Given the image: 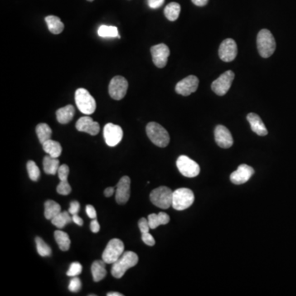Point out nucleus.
I'll list each match as a JSON object with an SVG mask.
<instances>
[{
    "instance_id": "nucleus-13",
    "label": "nucleus",
    "mask_w": 296,
    "mask_h": 296,
    "mask_svg": "<svg viewBox=\"0 0 296 296\" xmlns=\"http://www.w3.org/2000/svg\"><path fill=\"white\" fill-rule=\"evenodd\" d=\"M151 53H152V61L155 65L159 69L165 68L167 64L170 53H171L168 46L165 44L154 45L151 48Z\"/></svg>"
},
{
    "instance_id": "nucleus-36",
    "label": "nucleus",
    "mask_w": 296,
    "mask_h": 296,
    "mask_svg": "<svg viewBox=\"0 0 296 296\" xmlns=\"http://www.w3.org/2000/svg\"><path fill=\"white\" fill-rule=\"evenodd\" d=\"M82 288V282L78 277H74L69 282V290L71 292L77 293Z\"/></svg>"
},
{
    "instance_id": "nucleus-2",
    "label": "nucleus",
    "mask_w": 296,
    "mask_h": 296,
    "mask_svg": "<svg viewBox=\"0 0 296 296\" xmlns=\"http://www.w3.org/2000/svg\"><path fill=\"white\" fill-rule=\"evenodd\" d=\"M257 46L258 53L263 58H269L276 50V40L273 34L268 29H263L257 36Z\"/></svg>"
},
{
    "instance_id": "nucleus-42",
    "label": "nucleus",
    "mask_w": 296,
    "mask_h": 296,
    "mask_svg": "<svg viewBox=\"0 0 296 296\" xmlns=\"http://www.w3.org/2000/svg\"><path fill=\"white\" fill-rule=\"evenodd\" d=\"M86 211H87L88 216H89L91 219H97L98 214H97V211H96V209L94 208V206H92V205H87V206H86Z\"/></svg>"
},
{
    "instance_id": "nucleus-6",
    "label": "nucleus",
    "mask_w": 296,
    "mask_h": 296,
    "mask_svg": "<svg viewBox=\"0 0 296 296\" xmlns=\"http://www.w3.org/2000/svg\"><path fill=\"white\" fill-rule=\"evenodd\" d=\"M195 201V195L187 188H180L173 193L172 207L177 211H183L192 206Z\"/></svg>"
},
{
    "instance_id": "nucleus-19",
    "label": "nucleus",
    "mask_w": 296,
    "mask_h": 296,
    "mask_svg": "<svg viewBox=\"0 0 296 296\" xmlns=\"http://www.w3.org/2000/svg\"><path fill=\"white\" fill-rule=\"evenodd\" d=\"M247 119L250 123L252 131L254 133H256L258 136L268 135V129L266 128L265 124L262 120V118L258 116V114L250 113L247 115Z\"/></svg>"
},
{
    "instance_id": "nucleus-41",
    "label": "nucleus",
    "mask_w": 296,
    "mask_h": 296,
    "mask_svg": "<svg viewBox=\"0 0 296 296\" xmlns=\"http://www.w3.org/2000/svg\"><path fill=\"white\" fill-rule=\"evenodd\" d=\"M164 2H165V0H147L148 6L153 9L161 7L163 5Z\"/></svg>"
},
{
    "instance_id": "nucleus-27",
    "label": "nucleus",
    "mask_w": 296,
    "mask_h": 296,
    "mask_svg": "<svg viewBox=\"0 0 296 296\" xmlns=\"http://www.w3.org/2000/svg\"><path fill=\"white\" fill-rule=\"evenodd\" d=\"M55 239L62 251H68L70 248L71 240L69 235L62 230L55 231Z\"/></svg>"
},
{
    "instance_id": "nucleus-16",
    "label": "nucleus",
    "mask_w": 296,
    "mask_h": 296,
    "mask_svg": "<svg viewBox=\"0 0 296 296\" xmlns=\"http://www.w3.org/2000/svg\"><path fill=\"white\" fill-rule=\"evenodd\" d=\"M254 174V168H252L251 166L248 165L243 164L238 167L237 171H234L230 175V181L235 185H243L244 183L248 182Z\"/></svg>"
},
{
    "instance_id": "nucleus-25",
    "label": "nucleus",
    "mask_w": 296,
    "mask_h": 296,
    "mask_svg": "<svg viewBox=\"0 0 296 296\" xmlns=\"http://www.w3.org/2000/svg\"><path fill=\"white\" fill-rule=\"evenodd\" d=\"M43 149L50 157L58 158L61 155L62 147L59 142L54 140H48L42 144Z\"/></svg>"
},
{
    "instance_id": "nucleus-46",
    "label": "nucleus",
    "mask_w": 296,
    "mask_h": 296,
    "mask_svg": "<svg viewBox=\"0 0 296 296\" xmlns=\"http://www.w3.org/2000/svg\"><path fill=\"white\" fill-rule=\"evenodd\" d=\"M208 1L209 0H192V2L198 7H203L205 5L207 4Z\"/></svg>"
},
{
    "instance_id": "nucleus-18",
    "label": "nucleus",
    "mask_w": 296,
    "mask_h": 296,
    "mask_svg": "<svg viewBox=\"0 0 296 296\" xmlns=\"http://www.w3.org/2000/svg\"><path fill=\"white\" fill-rule=\"evenodd\" d=\"M77 130L84 132L92 136L98 135L99 133V124L89 116H83L79 118L76 123Z\"/></svg>"
},
{
    "instance_id": "nucleus-9",
    "label": "nucleus",
    "mask_w": 296,
    "mask_h": 296,
    "mask_svg": "<svg viewBox=\"0 0 296 296\" xmlns=\"http://www.w3.org/2000/svg\"><path fill=\"white\" fill-rule=\"evenodd\" d=\"M235 79V74L231 70H228L221 74L217 79L211 84V89L218 96H225L230 90Z\"/></svg>"
},
{
    "instance_id": "nucleus-26",
    "label": "nucleus",
    "mask_w": 296,
    "mask_h": 296,
    "mask_svg": "<svg viewBox=\"0 0 296 296\" xmlns=\"http://www.w3.org/2000/svg\"><path fill=\"white\" fill-rule=\"evenodd\" d=\"M61 212V206L56 201L47 200L45 202V217L47 220H52L55 216Z\"/></svg>"
},
{
    "instance_id": "nucleus-40",
    "label": "nucleus",
    "mask_w": 296,
    "mask_h": 296,
    "mask_svg": "<svg viewBox=\"0 0 296 296\" xmlns=\"http://www.w3.org/2000/svg\"><path fill=\"white\" fill-rule=\"evenodd\" d=\"M79 210H80V204L78 201H71L70 203V207H69V213L73 215L79 213Z\"/></svg>"
},
{
    "instance_id": "nucleus-45",
    "label": "nucleus",
    "mask_w": 296,
    "mask_h": 296,
    "mask_svg": "<svg viewBox=\"0 0 296 296\" xmlns=\"http://www.w3.org/2000/svg\"><path fill=\"white\" fill-rule=\"evenodd\" d=\"M114 192H115V190H114V188H106V189L104 190V196H105V197H111L112 195H114Z\"/></svg>"
},
{
    "instance_id": "nucleus-35",
    "label": "nucleus",
    "mask_w": 296,
    "mask_h": 296,
    "mask_svg": "<svg viewBox=\"0 0 296 296\" xmlns=\"http://www.w3.org/2000/svg\"><path fill=\"white\" fill-rule=\"evenodd\" d=\"M56 190L59 195H68L71 193L72 188L68 183V180H60V183L58 185Z\"/></svg>"
},
{
    "instance_id": "nucleus-48",
    "label": "nucleus",
    "mask_w": 296,
    "mask_h": 296,
    "mask_svg": "<svg viewBox=\"0 0 296 296\" xmlns=\"http://www.w3.org/2000/svg\"><path fill=\"white\" fill-rule=\"evenodd\" d=\"M88 1H89V2H93L94 0H88Z\"/></svg>"
},
{
    "instance_id": "nucleus-10",
    "label": "nucleus",
    "mask_w": 296,
    "mask_h": 296,
    "mask_svg": "<svg viewBox=\"0 0 296 296\" xmlns=\"http://www.w3.org/2000/svg\"><path fill=\"white\" fill-rule=\"evenodd\" d=\"M128 83L123 77L115 76L111 79L109 85V94L112 99L119 100L127 94Z\"/></svg>"
},
{
    "instance_id": "nucleus-7",
    "label": "nucleus",
    "mask_w": 296,
    "mask_h": 296,
    "mask_svg": "<svg viewBox=\"0 0 296 296\" xmlns=\"http://www.w3.org/2000/svg\"><path fill=\"white\" fill-rule=\"evenodd\" d=\"M124 253V244L120 239H112L107 244L103 254L102 260L107 264H113Z\"/></svg>"
},
{
    "instance_id": "nucleus-12",
    "label": "nucleus",
    "mask_w": 296,
    "mask_h": 296,
    "mask_svg": "<svg viewBox=\"0 0 296 296\" xmlns=\"http://www.w3.org/2000/svg\"><path fill=\"white\" fill-rule=\"evenodd\" d=\"M198 84L199 80L197 77L190 75L176 84V92L180 95L188 97L197 90Z\"/></svg>"
},
{
    "instance_id": "nucleus-43",
    "label": "nucleus",
    "mask_w": 296,
    "mask_h": 296,
    "mask_svg": "<svg viewBox=\"0 0 296 296\" xmlns=\"http://www.w3.org/2000/svg\"><path fill=\"white\" fill-rule=\"evenodd\" d=\"M90 228L91 230L93 233L99 232V228L100 227H99V222L97 220V219H93L92 222H91Z\"/></svg>"
},
{
    "instance_id": "nucleus-14",
    "label": "nucleus",
    "mask_w": 296,
    "mask_h": 296,
    "mask_svg": "<svg viewBox=\"0 0 296 296\" xmlns=\"http://www.w3.org/2000/svg\"><path fill=\"white\" fill-rule=\"evenodd\" d=\"M238 49L236 42L233 39L223 40L219 48V57L224 62H231L236 58Z\"/></svg>"
},
{
    "instance_id": "nucleus-15",
    "label": "nucleus",
    "mask_w": 296,
    "mask_h": 296,
    "mask_svg": "<svg viewBox=\"0 0 296 296\" xmlns=\"http://www.w3.org/2000/svg\"><path fill=\"white\" fill-rule=\"evenodd\" d=\"M131 180L128 176H123L118 181L115 190V201L120 205L125 204L130 197Z\"/></svg>"
},
{
    "instance_id": "nucleus-30",
    "label": "nucleus",
    "mask_w": 296,
    "mask_h": 296,
    "mask_svg": "<svg viewBox=\"0 0 296 296\" xmlns=\"http://www.w3.org/2000/svg\"><path fill=\"white\" fill-rule=\"evenodd\" d=\"M181 7L178 2H173L169 3L164 10V13L166 18L171 21H175L178 19L180 16Z\"/></svg>"
},
{
    "instance_id": "nucleus-24",
    "label": "nucleus",
    "mask_w": 296,
    "mask_h": 296,
    "mask_svg": "<svg viewBox=\"0 0 296 296\" xmlns=\"http://www.w3.org/2000/svg\"><path fill=\"white\" fill-rule=\"evenodd\" d=\"M45 20L47 24L48 29L51 33L58 35L64 31V25L59 17L50 15L45 17Z\"/></svg>"
},
{
    "instance_id": "nucleus-39",
    "label": "nucleus",
    "mask_w": 296,
    "mask_h": 296,
    "mask_svg": "<svg viewBox=\"0 0 296 296\" xmlns=\"http://www.w3.org/2000/svg\"><path fill=\"white\" fill-rule=\"evenodd\" d=\"M142 240L148 246H154L156 244V240L149 232L142 234Z\"/></svg>"
},
{
    "instance_id": "nucleus-17",
    "label": "nucleus",
    "mask_w": 296,
    "mask_h": 296,
    "mask_svg": "<svg viewBox=\"0 0 296 296\" xmlns=\"http://www.w3.org/2000/svg\"><path fill=\"white\" fill-rule=\"evenodd\" d=\"M215 140L221 148H230L234 143L230 130L223 125H217L215 128Z\"/></svg>"
},
{
    "instance_id": "nucleus-28",
    "label": "nucleus",
    "mask_w": 296,
    "mask_h": 296,
    "mask_svg": "<svg viewBox=\"0 0 296 296\" xmlns=\"http://www.w3.org/2000/svg\"><path fill=\"white\" fill-rule=\"evenodd\" d=\"M70 215L71 214L69 213V211H63V212L61 211L60 213L58 214L57 216L53 218L51 222L59 229H63L65 227V225L73 221V217Z\"/></svg>"
},
{
    "instance_id": "nucleus-21",
    "label": "nucleus",
    "mask_w": 296,
    "mask_h": 296,
    "mask_svg": "<svg viewBox=\"0 0 296 296\" xmlns=\"http://www.w3.org/2000/svg\"><path fill=\"white\" fill-rule=\"evenodd\" d=\"M147 220L149 222L150 228L154 230V229H157L159 225L168 224L171 218L169 216L168 214L165 213V212H159L158 214H150Z\"/></svg>"
},
{
    "instance_id": "nucleus-47",
    "label": "nucleus",
    "mask_w": 296,
    "mask_h": 296,
    "mask_svg": "<svg viewBox=\"0 0 296 296\" xmlns=\"http://www.w3.org/2000/svg\"><path fill=\"white\" fill-rule=\"evenodd\" d=\"M107 296H123V294H121V293H118V292H109V293H107Z\"/></svg>"
},
{
    "instance_id": "nucleus-32",
    "label": "nucleus",
    "mask_w": 296,
    "mask_h": 296,
    "mask_svg": "<svg viewBox=\"0 0 296 296\" xmlns=\"http://www.w3.org/2000/svg\"><path fill=\"white\" fill-rule=\"evenodd\" d=\"M36 244L39 255L41 257H49L52 254L50 247L40 237H36Z\"/></svg>"
},
{
    "instance_id": "nucleus-37",
    "label": "nucleus",
    "mask_w": 296,
    "mask_h": 296,
    "mask_svg": "<svg viewBox=\"0 0 296 296\" xmlns=\"http://www.w3.org/2000/svg\"><path fill=\"white\" fill-rule=\"evenodd\" d=\"M69 175V167L67 165H62L59 166L58 171V176L60 180H68Z\"/></svg>"
},
{
    "instance_id": "nucleus-5",
    "label": "nucleus",
    "mask_w": 296,
    "mask_h": 296,
    "mask_svg": "<svg viewBox=\"0 0 296 296\" xmlns=\"http://www.w3.org/2000/svg\"><path fill=\"white\" fill-rule=\"evenodd\" d=\"M173 193L170 188L161 186L152 190L150 194V199L159 208L168 209L172 206Z\"/></svg>"
},
{
    "instance_id": "nucleus-4",
    "label": "nucleus",
    "mask_w": 296,
    "mask_h": 296,
    "mask_svg": "<svg viewBox=\"0 0 296 296\" xmlns=\"http://www.w3.org/2000/svg\"><path fill=\"white\" fill-rule=\"evenodd\" d=\"M77 107L83 114L90 115L96 111L97 102L93 96L84 88H79L75 93Z\"/></svg>"
},
{
    "instance_id": "nucleus-33",
    "label": "nucleus",
    "mask_w": 296,
    "mask_h": 296,
    "mask_svg": "<svg viewBox=\"0 0 296 296\" xmlns=\"http://www.w3.org/2000/svg\"><path fill=\"white\" fill-rule=\"evenodd\" d=\"M26 169H27V172H28L29 178L31 179L32 181H37L40 176V171L38 166H36L35 161H29L26 164Z\"/></svg>"
},
{
    "instance_id": "nucleus-31",
    "label": "nucleus",
    "mask_w": 296,
    "mask_h": 296,
    "mask_svg": "<svg viewBox=\"0 0 296 296\" xmlns=\"http://www.w3.org/2000/svg\"><path fill=\"white\" fill-rule=\"evenodd\" d=\"M98 35L100 37H118L120 38V36H118V28L116 26H100L98 29Z\"/></svg>"
},
{
    "instance_id": "nucleus-1",
    "label": "nucleus",
    "mask_w": 296,
    "mask_h": 296,
    "mask_svg": "<svg viewBox=\"0 0 296 296\" xmlns=\"http://www.w3.org/2000/svg\"><path fill=\"white\" fill-rule=\"evenodd\" d=\"M138 263V256L134 252L127 251L118 258L115 263H113L111 274L117 279H120L125 274L126 272L135 267Z\"/></svg>"
},
{
    "instance_id": "nucleus-20",
    "label": "nucleus",
    "mask_w": 296,
    "mask_h": 296,
    "mask_svg": "<svg viewBox=\"0 0 296 296\" xmlns=\"http://www.w3.org/2000/svg\"><path fill=\"white\" fill-rule=\"evenodd\" d=\"M75 114V108L72 104L60 108L56 111V118L59 123L66 124L71 122Z\"/></svg>"
},
{
    "instance_id": "nucleus-11",
    "label": "nucleus",
    "mask_w": 296,
    "mask_h": 296,
    "mask_svg": "<svg viewBox=\"0 0 296 296\" xmlns=\"http://www.w3.org/2000/svg\"><path fill=\"white\" fill-rule=\"evenodd\" d=\"M104 138L109 147H115L122 141L123 137V129L120 126L114 123H107L104 127Z\"/></svg>"
},
{
    "instance_id": "nucleus-34",
    "label": "nucleus",
    "mask_w": 296,
    "mask_h": 296,
    "mask_svg": "<svg viewBox=\"0 0 296 296\" xmlns=\"http://www.w3.org/2000/svg\"><path fill=\"white\" fill-rule=\"evenodd\" d=\"M82 271H83V266L81 265V263L75 262L71 263V265L69 266V271L67 272V276L71 277H78L79 274H81Z\"/></svg>"
},
{
    "instance_id": "nucleus-38",
    "label": "nucleus",
    "mask_w": 296,
    "mask_h": 296,
    "mask_svg": "<svg viewBox=\"0 0 296 296\" xmlns=\"http://www.w3.org/2000/svg\"><path fill=\"white\" fill-rule=\"evenodd\" d=\"M138 227H139L140 231L142 234L149 232L150 229H151L148 220L143 217L141 218L138 221Z\"/></svg>"
},
{
    "instance_id": "nucleus-29",
    "label": "nucleus",
    "mask_w": 296,
    "mask_h": 296,
    "mask_svg": "<svg viewBox=\"0 0 296 296\" xmlns=\"http://www.w3.org/2000/svg\"><path fill=\"white\" fill-rule=\"evenodd\" d=\"M36 132L41 144L50 140L52 136V130L47 123H39L38 125L36 126Z\"/></svg>"
},
{
    "instance_id": "nucleus-22",
    "label": "nucleus",
    "mask_w": 296,
    "mask_h": 296,
    "mask_svg": "<svg viewBox=\"0 0 296 296\" xmlns=\"http://www.w3.org/2000/svg\"><path fill=\"white\" fill-rule=\"evenodd\" d=\"M105 264L103 260H97L92 265V274H93L94 282H100L104 279L107 274L105 269Z\"/></svg>"
},
{
    "instance_id": "nucleus-44",
    "label": "nucleus",
    "mask_w": 296,
    "mask_h": 296,
    "mask_svg": "<svg viewBox=\"0 0 296 296\" xmlns=\"http://www.w3.org/2000/svg\"><path fill=\"white\" fill-rule=\"evenodd\" d=\"M73 217V221H74L75 224L77 225H79V226H82L83 225V220L80 216L78 215V214H75V215H73L72 216Z\"/></svg>"
},
{
    "instance_id": "nucleus-8",
    "label": "nucleus",
    "mask_w": 296,
    "mask_h": 296,
    "mask_svg": "<svg viewBox=\"0 0 296 296\" xmlns=\"http://www.w3.org/2000/svg\"><path fill=\"white\" fill-rule=\"evenodd\" d=\"M176 166L181 175L188 178H194L198 176L200 167L198 164L187 156H180L176 161Z\"/></svg>"
},
{
    "instance_id": "nucleus-23",
    "label": "nucleus",
    "mask_w": 296,
    "mask_h": 296,
    "mask_svg": "<svg viewBox=\"0 0 296 296\" xmlns=\"http://www.w3.org/2000/svg\"><path fill=\"white\" fill-rule=\"evenodd\" d=\"M59 166H59V161L58 158L50 157V155L45 157L43 160V169L45 174L47 175H51V176L56 175L59 171Z\"/></svg>"
},
{
    "instance_id": "nucleus-3",
    "label": "nucleus",
    "mask_w": 296,
    "mask_h": 296,
    "mask_svg": "<svg viewBox=\"0 0 296 296\" xmlns=\"http://www.w3.org/2000/svg\"><path fill=\"white\" fill-rule=\"evenodd\" d=\"M147 137L159 147H166L170 143V135L166 128L156 122L148 123L146 128Z\"/></svg>"
}]
</instances>
